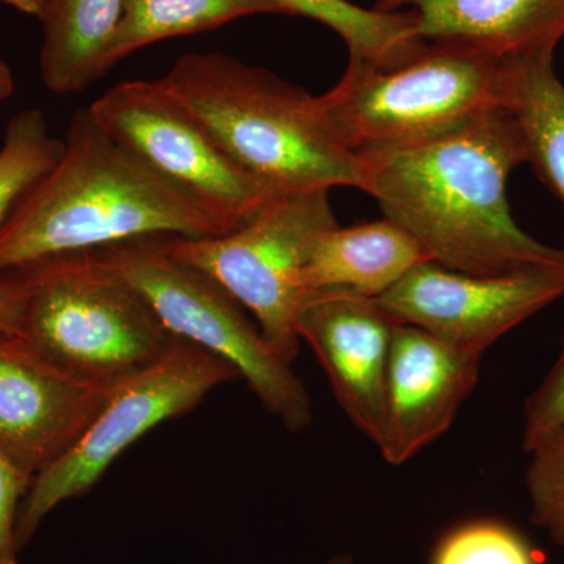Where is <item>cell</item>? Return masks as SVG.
I'll return each mask as SVG.
<instances>
[{
  "instance_id": "cell-1",
  "label": "cell",
  "mask_w": 564,
  "mask_h": 564,
  "mask_svg": "<svg viewBox=\"0 0 564 564\" xmlns=\"http://www.w3.org/2000/svg\"><path fill=\"white\" fill-rule=\"evenodd\" d=\"M358 158L361 191L433 263L486 276L564 269V248L538 242L511 215L508 177L527 163V150L510 111L440 139Z\"/></svg>"
},
{
  "instance_id": "cell-2",
  "label": "cell",
  "mask_w": 564,
  "mask_h": 564,
  "mask_svg": "<svg viewBox=\"0 0 564 564\" xmlns=\"http://www.w3.org/2000/svg\"><path fill=\"white\" fill-rule=\"evenodd\" d=\"M61 159L0 229V276L54 256L141 237L220 232L188 196L111 139L80 109Z\"/></svg>"
},
{
  "instance_id": "cell-3",
  "label": "cell",
  "mask_w": 564,
  "mask_h": 564,
  "mask_svg": "<svg viewBox=\"0 0 564 564\" xmlns=\"http://www.w3.org/2000/svg\"><path fill=\"white\" fill-rule=\"evenodd\" d=\"M163 80L229 158L273 192L361 191V161L318 96L221 52L182 55Z\"/></svg>"
},
{
  "instance_id": "cell-4",
  "label": "cell",
  "mask_w": 564,
  "mask_h": 564,
  "mask_svg": "<svg viewBox=\"0 0 564 564\" xmlns=\"http://www.w3.org/2000/svg\"><path fill=\"white\" fill-rule=\"evenodd\" d=\"M505 98L507 58L458 41H426L389 68L348 58L318 101L340 141L359 154L440 139L507 110Z\"/></svg>"
},
{
  "instance_id": "cell-5",
  "label": "cell",
  "mask_w": 564,
  "mask_h": 564,
  "mask_svg": "<svg viewBox=\"0 0 564 564\" xmlns=\"http://www.w3.org/2000/svg\"><path fill=\"white\" fill-rule=\"evenodd\" d=\"M14 273L25 288L20 336L85 383L113 389L184 343L93 251L54 256Z\"/></svg>"
},
{
  "instance_id": "cell-6",
  "label": "cell",
  "mask_w": 564,
  "mask_h": 564,
  "mask_svg": "<svg viewBox=\"0 0 564 564\" xmlns=\"http://www.w3.org/2000/svg\"><path fill=\"white\" fill-rule=\"evenodd\" d=\"M165 237H141L93 252L144 296L174 336L231 364L289 432L306 430L313 423V400L292 364L274 350L231 293L174 258Z\"/></svg>"
},
{
  "instance_id": "cell-7",
  "label": "cell",
  "mask_w": 564,
  "mask_h": 564,
  "mask_svg": "<svg viewBox=\"0 0 564 564\" xmlns=\"http://www.w3.org/2000/svg\"><path fill=\"white\" fill-rule=\"evenodd\" d=\"M334 226L329 191L284 193L237 231L204 239L166 236L165 247L231 293L292 364L300 351L296 317L311 293L304 269L318 237Z\"/></svg>"
},
{
  "instance_id": "cell-8",
  "label": "cell",
  "mask_w": 564,
  "mask_h": 564,
  "mask_svg": "<svg viewBox=\"0 0 564 564\" xmlns=\"http://www.w3.org/2000/svg\"><path fill=\"white\" fill-rule=\"evenodd\" d=\"M88 110L111 139L188 196L220 236L280 195L229 158L163 77L120 82Z\"/></svg>"
},
{
  "instance_id": "cell-9",
  "label": "cell",
  "mask_w": 564,
  "mask_h": 564,
  "mask_svg": "<svg viewBox=\"0 0 564 564\" xmlns=\"http://www.w3.org/2000/svg\"><path fill=\"white\" fill-rule=\"evenodd\" d=\"M236 378L231 364L184 340L162 361L110 389L76 444L33 478L18 513V549L31 543L58 505L91 491L129 445L159 423L191 413L207 393Z\"/></svg>"
},
{
  "instance_id": "cell-10",
  "label": "cell",
  "mask_w": 564,
  "mask_h": 564,
  "mask_svg": "<svg viewBox=\"0 0 564 564\" xmlns=\"http://www.w3.org/2000/svg\"><path fill=\"white\" fill-rule=\"evenodd\" d=\"M563 295L564 269L486 276L425 262L378 300L404 325L484 356L500 337Z\"/></svg>"
},
{
  "instance_id": "cell-11",
  "label": "cell",
  "mask_w": 564,
  "mask_h": 564,
  "mask_svg": "<svg viewBox=\"0 0 564 564\" xmlns=\"http://www.w3.org/2000/svg\"><path fill=\"white\" fill-rule=\"evenodd\" d=\"M109 392L0 332V448L31 484L76 444Z\"/></svg>"
},
{
  "instance_id": "cell-12",
  "label": "cell",
  "mask_w": 564,
  "mask_h": 564,
  "mask_svg": "<svg viewBox=\"0 0 564 564\" xmlns=\"http://www.w3.org/2000/svg\"><path fill=\"white\" fill-rule=\"evenodd\" d=\"M404 323L378 299L344 291H313L296 317L352 425L373 444L383 422L384 383L393 337Z\"/></svg>"
},
{
  "instance_id": "cell-13",
  "label": "cell",
  "mask_w": 564,
  "mask_h": 564,
  "mask_svg": "<svg viewBox=\"0 0 564 564\" xmlns=\"http://www.w3.org/2000/svg\"><path fill=\"white\" fill-rule=\"evenodd\" d=\"M481 358L417 326L397 329L375 444L386 463L403 466L451 430L478 383Z\"/></svg>"
},
{
  "instance_id": "cell-14",
  "label": "cell",
  "mask_w": 564,
  "mask_h": 564,
  "mask_svg": "<svg viewBox=\"0 0 564 564\" xmlns=\"http://www.w3.org/2000/svg\"><path fill=\"white\" fill-rule=\"evenodd\" d=\"M378 10L411 11L423 41H458L500 58L556 47L564 0H380Z\"/></svg>"
},
{
  "instance_id": "cell-15",
  "label": "cell",
  "mask_w": 564,
  "mask_h": 564,
  "mask_svg": "<svg viewBox=\"0 0 564 564\" xmlns=\"http://www.w3.org/2000/svg\"><path fill=\"white\" fill-rule=\"evenodd\" d=\"M432 262L402 226L380 221L323 232L303 273L307 292L344 291L380 299L415 267Z\"/></svg>"
},
{
  "instance_id": "cell-16",
  "label": "cell",
  "mask_w": 564,
  "mask_h": 564,
  "mask_svg": "<svg viewBox=\"0 0 564 564\" xmlns=\"http://www.w3.org/2000/svg\"><path fill=\"white\" fill-rule=\"evenodd\" d=\"M124 0H50L43 14L41 77L47 90L70 95L107 73L106 55Z\"/></svg>"
},
{
  "instance_id": "cell-17",
  "label": "cell",
  "mask_w": 564,
  "mask_h": 564,
  "mask_svg": "<svg viewBox=\"0 0 564 564\" xmlns=\"http://www.w3.org/2000/svg\"><path fill=\"white\" fill-rule=\"evenodd\" d=\"M556 47L507 58L505 109L525 141L527 163L564 206V84Z\"/></svg>"
},
{
  "instance_id": "cell-18",
  "label": "cell",
  "mask_w": 564,
  "mask_h": 564,
  "mask_svg": "<svg viewBox=\"0 0 564 564\" xmlns=\"http://www.w3.org/2000/svg\"><path fill=\"white\" fill-rule=\"evenodd\" d=\"M259 13H281L272 0H124L106 69L158 41L195 35Z\"/></svg>"
},
{
  "instance_id": "cell-19",
  "label": "cell",
  "mask_w": 564,
  "mask_h": 564,
  "mask_svg": "<svg viewBox=\"0 0 564 564\" xmlns=\"http://www.w3.org/2000/svg\"><path fill=\"white\" fill-rule=\"evenodd\" d=\"M281 13L322 22L347 44L350 58L375 66L399 65L425 41L411 11L362 9L350 0H272Z\"/></svg>"
},
{
  "instance_id": "cell-20",
  "label": "cell",
  "mask_w": 564,
  "mask_h": 564,
  "mask_svg": "<svg viewBox=\"0 0 564 564\" xmlns=\"http://www.w3.org/2000/svg\"><path fill=\"white\" fill-rule=\"evenodd\" d=\"M63 148L65 141L51 132L43 111L22 110L11 118L0 147V229L54 169Z\"/></svg>"
},
{
  "instance_id": "cell-21",
  "label": "cell",
  "mask_w": 564,
  "mask_h": 564,
  "mask_svg": "<svg viewBox=\"0 0 564 564\" xmlns=\"http://www.w3.org/2000/svg\"><path fill=\"white\" fill-rule=\"evenodd\" d=\"M430 564H541L525 534L508 522L478 518L452 527L434 545Z\"/></svg>"
},
{
  "instance_id": "cell-22",
  "label": "cell",
  "mask_w": 564,
  "mask_h": 564,
  "mask_svg": "<svg viewBox=\"0 0 564 564\" xmlns=\"http://www.w3.org/2000/svg\"><path fill=\"white\" fill-rule=\"evenodd\" d=\"M527 454L530 455L525 470L530 519L564 549V425Z\"/></svg>"
},
{
  "instance_id": "cell-23",
  "label": "cell",
  "mask_w": 564,
  "mask_h": 564,
  "mask_svg": "<svg viewBox=\"0 0 564 564\" xmlns=\"http://www.w3.org/2000/svg\"><path fill=\"white\" fill-rule=\"evenodd\" d=\"M564 425V340L562 352L544 380L524 404V433L522 447L525 454L545 436Z\"/></svg>"
},
{
  "instance_id": "cell-24",
  "label": "cell",
  "mask_w": 564,
  "mask_h": 564,
  "mask_svg": "<svg viewBox=\"0 0 564 564\" xmlns=\"http://www.w3.org/2000/svg\"><path fill=\"white\" fill-rule=\"evenodd\" d=\"M31 480L20 473L0 448V564H21L17 521Z\"/></svg>"
},
{
  "instance_id": "cell-25",
  "label": "cell",
  "mask_w": 564,
  "mask_h": 564,
  "mask_svg": "<svg viewBox=\"0 0 564 564\" xmlns=\"http://www.w3.org/2000/svg\"><path fill=\"white\" fill-rule=\"evenodd\" d=\"M25 288L20 273L0 276V332L21 333Z\"/></svg>"
},
{
  "instance_id": "cell-26",
  "label": "cell",
  "mask_w": 564,
  "mask_h": 564,
  "mask_svg": "<svg viewBox=\"0 0 564 564\" xmlns=\"http://www.w3.org/2000/svg\"><path fill=\"white\" fill-rule=\"evenodd\" d=\"M2 2L13 7L14 10L21 11V13L41 18L50 0H2Z\"/></svg>"
},
{
  "instance_id": "cell-27",
  "label": "cell",
  "mask_w": 564,
  "mask_h": 564,
  "mask_svg": "<svg viewBox=\"0 0 564 564\" xmlns=\"http://www.w3.org/2000/svg\"><path fill=\"white\" fill-rule=\"evenodd\" d=\"M14 91V77L6 62L0 61V102L7 101Z\"/></svg>"
},
{
  "instance_id": "cell-28",
  "label": "cell",
  "mask_w": 564,
  "mask_h": 564,
  "mask_svg": "<svg viewBox=\"0 0 564 564\" xmlns=\"http://www.w3.org/2000/svg\"><path fill=\"white\" fill-rule=\"evenodd\" d=\"M325 564H358L350 554H337L332 556Z\"/></svg>"
}]
</instances>
